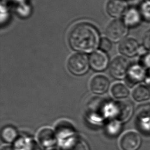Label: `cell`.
I'll use <instances>...</instances> for the list:
<instances>
[{
  "instance_id": "obj_22",
  "label": "cell",
  "mask_w": 150,
  "mask_h": 150,
  "mask_svg": "<svg viewBox=\"0 0 150 150\" xmlns=\"http://www.w3.org/2000/svg\"><path fill=\"white\" fill-rule=\"evenodd\" d=\"M111 46L112 44L110 39L107 38H103L102 39H101L99 44V47L102 51L107 52L111 49Z\"/></svg>"
},
{
  "instance_id": "obj_10",
  "label": "cell",
  "mask_w": 150,
  "mask_h": 150,
  "mask_svg": "<svg viewBox=\"0 0 150 150\" xmlns=\"http://www.w3.org/2000/svg\"><path fill=\"white\" fill-rule=\"evenodd\" d=\"M110 86V81L107 77L103 75H97L93 77L90 81L91 91L96 94L105 93Z\"/></svg>"
},
{
  "instance_id": "obj_23",
  "label": "cell",
  "mask_w": 150,
  "mask_h": 150,
  "mask_svg": "<svg viewBox=\"0 0 150 150\" xmlns=\"http://www.w3.org/2000/svg\"><path fill=\"white\" fill-rule=\"evenodd\" d=\"M143 45L146 49L150 50V29L148 30L144 36Z\"/></svg>"
},
{
  "instance_id": "obj_14",
  "label": "cell",
  "mask_w": 150,
  "mask_h": 150,
  "mask_svg": "<svg viewBox=\"0 0 150 150\" xmlns=\"http://www.w3.org/2000/svg\"><path fill=\"white\" fill-rule=\"evenodd\" d=\"M62 150H90L85 141L75 136L61 145Z\"/></svg>"
},
{
  "instance_id": "obj_21",
  "label": "cell",
  "mask_w": 150,
  "mask_h": 150,
  "mask_svg": "<svg viewBox=\"0 0 150 150\" xmlns=\"http://www.w3.org/2000/svg\"><path fill=\"white\" fill-rule=\"evenodd\" d=\"M120 122L113 120L112 121L108 122L107 126V131L111 135H115L118 134L121 129Z\"/></svg>"
},
{
  "instance_id": "obj_2",
  "label": "cell",
  "mask_w": 150,
  "mask_h": 150,
  "mask_svg": "<svg viewBox=\"0 0 150 150\" xmlns=\"http://www.w3.org/2000/svg\"><path fill=\"white\" fill-rule=\"evenodd\" d=\"M133 111V104L128 100L118 101L109 104L107 107V116L111 117L120 122L128 121L132 117Z\"/></svg>"
},
{
  "instance_id": "obj_11",
  "label": "cell",
  "mask_w": 150,
  "mask_h": 150,
  "mask_svg": "<svg viewBox=\"0 0 150 150\" xmlns=\"http://www.w3.org/2000/svg\"><path fill=\"white\" fill-rule=\"evenodd\" d=\"M127 11V3L125 0H110L107 5V11L112 17H119Z\"/></svg>"
},
{
  "instance_id": "obj_19",
  "label": "cell",
  "mask_w": 150,
  "mask_h": 150,
  "mask_svg": "<svg viewBox=\"0 0 150 150\" xmlns=\"http://www.w3.org/2000/svg\"><path fill=\"white\" fill-rule=\"evenodd\" d=\"M112 95L116 98H124L128 97L129 90L127 87L122 83H116L111 88Z\"/></svg>"
},
{
  "instance_id": "obj_24",
  "label": "cell",
  "mask_w": 150,
  "mask_h": 150,
  "mask_svg": "<svg viewBox=\"0 0 150 150\" xmlns=\"http://www.w3.org/2000/svg\"><path fill=\"white\" fill-rule=\"evenodd\" d=\"M1 150H14L13 148H11L9 146H5L3 148H2Z\"/></svg>"
},
{
  "instance_id": "obj_26",
  "label": "cell",
  "mask_w": 150,
  "mask_h": 150,
  "mask_svg": "<svg viewBox=\"0 0 150 150\" xmlns=\"http://www.w3.org/2000/svg\"><path fill=\"white\" fill-rule=\"evenodd\" d=\"M46 150H58L57 148H55L54 147L53 148H49V149H46Z\"/></svg>"
},
{
  "instance_id": "obj_8",
  "label": "cell",
  "mask_w": 150,
  "mask_h": 150,
  "mask_svg": "<svg viewBox=\"0 0 150 150\" xmlns=\"http://www.w3.org/2000/svg\"><path fill=\"white\" fill-rule=\"evenodd\" d=\"M89 63L93 70L97 71H101L107 67L108 58L103 51L97 50L92 53L90 55Z\"/></svg>"
},
{
  "instance_id": "obj_5",
  "label": "cell",
  "mask_w": 150,
  "mask_h": 150,
  "mask_svg": "<svg viewBox=\"0 0 150 150\" xmlns=\"http://www.w3.org/2000/svg\"><path fill=\"white\" fill-rule=\"evenodd\" d=\"M129 63L128 60L121 56H118L111 62L109 71L110 74L114 78L121 79L124 78L128 71Z\"/></svg>"
},
{
  "instance_id": "obj_4",
  "label": "cell",
  "mask_w": 150,
  "mask_h": 150,
  "mask_svg": "<svg viewBox=\"0 0 150 150\" xmlns=\"http://www.w3.org/2000/svg\"><path fill=\"white\" fill-rule=\"evenodd\" d=\"M127 33V25L123 21L118 19L111 22L106 29V35L108 39L114 42L122 39Z\"/></svg>"
},
{
  "instance_id": "obj_17",
  "label": "cell",
  "mask_w": 150,
  "mask_h": 150,
  "mask_svg": "<svg viewBox=\"0 0 150 150\" xmlns=\"http://www.w3.org/2000/svg\"><path fill=\"white\" fill-rule=\"evenodd\" d=\"M137 117L141 121V123L148 124L150 122V103L142 104L138 106L137 110Z\"/></svg>"
},
{
  "instance_id": "obj_9",
  "label": "cell",
  "mask_w": 150,
  "mask_h": 150,
  "mask_svg": "<svg viewBox=\"0 0 150 150\" xmlns=\"http://www.w3.org/2000/svg\"><path fill=\"white\" fill-rule=\"evenodd\" d=\"M38 140L42 146L46 149L53 148L57 142V136L52 129L44 128L41 129L38 134Z\"/></svg>"
},
{
  "instance_id": "obj_1",
  "label": "cell",
  "mask_w": 150,
  "mask_h": 150,
  "mask_svg": "<svg viewBox=\"0 0 150 150\" xmlns=\"http://www.w3.org/2000/svg\"><path fill=\"white\" fill-rule=\"evenodd\" d=\"M69 42L74 50L90 53L95 50L100 44V36L96 28L88 23H80L71 30Z\"/></svg>"
},
{
  "instance_id": "obj_13",
  "label": "cell",
  "mask_w": 150,
  "mask_h": 150,
  "mask_svg": "<svg viewBox=\"0 0 150 150\" xmlns=\"http://www.w3.org/2000/svg\"><path fill=\"white\" fill-rule=\"evenodd\" d=\"M126 76V82L127 84L129 86H133L144 79L145 77V71L141 66L135 65L129 67Z\"/></svg>"
},
{
  "instance_id": "obj_6",
  "label": "cell",
  "mask_w": 150,
  "mask_h": 150,
  "mask_svg": "<svg viewBox=\"0 0 150 150\" xmlns=\"http://www.w3.org/2000/svg\"><path fill=\"white\" fill-rule=\"evenodd\" d=\"M120 144L122 150H137L141 144V138L138 133L129 131L122 136Z\"/></svg>"
},
{
  "instance_id": "obj_15",
  "label": "cell",
  "mask_w": 150,
  "mask_h": 150,
  "mask_svg": "<svg viewBox=\"0 0 150 150\" xmlns=\"http://www.w3.org/2000/svg\"><path fill=\"white\" fill-rule=\"evenodd\" d=\"M14 150H40L37 143L27 137L18 138L14 142Z\"/></svg>"
},
{
  "instance_id": "obj_20",
  "label": "cell",
  "mask_w": 150,
  "mask_h": 150,
  "mask_svg": "<svg viewBox=\"0 0 150 150\" xmlns=\"http://www.w3.org/2000/svg\"><path fill=\"white\" fill-rule=\"evenodd\" d=\"M139 13L134 9L127 11L124 16V23L128 26L135 25L139 22Z\"/></svg>"
},
{
  "instance_id": "obj_7",
  "label": "cell",
  "mask_w": 150,
  "mask_h": 150,
  "mask_svg": "<svg viewBox=\"0 0 150 150\" xmlns=\"http://www.w3.org/2000/svg\"><path fill=\"white\" fill-rule=\"evenodd\" d=\"M56 134L60 145L76 136L74 127L66 121L60 122L56 128Z\"/></svg>"
},
{
  "instance_id": "obj_16",
  "label": "cell",
  "mask_w": 150,
  "mask_h": 150,
  "mask_svg": "<svg viewBox=\"0 0 150 150\" xmlns=\"http://www.w3.org/2000/svg\"><path fill=\"white\" fill-rule=\"evenodd\" d=\"M1 138L7 143L15 142L18 138V133L16 129L11 125H6L1 130Z\"/></svg>"
},
{
  "instance_id": "obj_25",
  "label": "cell",
  "mask_w": 150,
  "mask_h": 150,
  "mask_svg": "<svg viewBox=\"0 0 150 150\" xmlns=\"http://www.w3.org/2000/svg\"><path fill=\"white\" fill-rule=\"evenodd\" d=\"M147 82H148V83L149 84V86H150V73L149 74V76H148V78H147Z\"/></svg>"
},
{
  "instance_id": "obj_12",
  "label": "cell",
  "mask_w": 150,
  "mask_h": 150,
  "mask_svg": "<svg viewBox=\"0 0 150 150\" xmlns=\"http://www.w3.org/2000/svg\"><path fill=\"white\" fill-rule=\"evenodd\" d=\"M119 50L124 56L132 57L136 55L138 52V43L136 40L132 38L125 39L120 43Z\"/></svg>"
},
{
  "instance_id": "obj_3",
  "label": "cell",
  "mask_w": 150,
  "mask_h": 150,
  "mask_svg": "<svg viewBox=\"0 0 150 150\" xmlns=\"http://www.w3.org/2000/svg\"><path fill=\"white\" fill-rule=\"evenodd\" d=\"M89 60L85 54L76 53L69 59L67 67L72 74L81 76L87 73L89 68Z\"/></svg>"
},
{
  "instance_id": "obj_18",
  "label": "cell",
  "mask_w": 150,
  "mask_h": 150,
  "mask_svg": "<svg viewBox=\"0 0 150 150\" xmlns=\"http://www.w3.org/2000/svg\"><path fill=\"white\" fill-rule=\"evenodd\" d=\"M132 97L137 101L146 100L150 97V91L145 86H139L133 91Z\"/></svg>"
}]
</instances>
